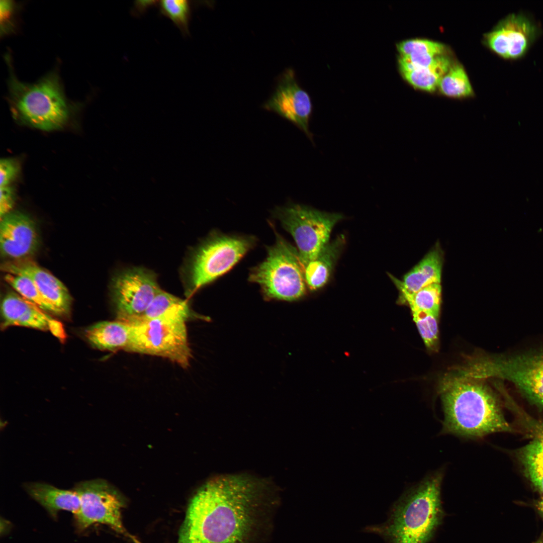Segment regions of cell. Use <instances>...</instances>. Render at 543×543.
Wrapping results in <instances>:
<instances>
[{
	"instance_id": "6da1fadb",
	"label": "cell",
	"mask_w": 543,
	"mask_h": 543,
	"mask_svg": "<svg viewBox=\"0 0 543 543\" xmlns=\"http://www.w3.org/2000/svg\"><path fill=\"white\" fill-rule=\"evenodd\" d=\"M276 503L268 486L256 479H214L191 500L177 543H263Z\"/></svg>"
},
{
	"instance_id": "7a4b0ae2",
	"label": "cell",
	"mask_w": 543,
	"mask_h": 543,
	"mask_svg": "<svg viewBox=\"0 0 543 543\" xmlns=\"http://www.w3.org/2000/svg\"><path fill=\"white\" fill-rule=\"evenodd\" d=\"M443 472L428 475L406 491L392 506L384 523L366 527L386 543H427L443 516L441 486Z\"/></svg>"
},
{
	"instance_id": "3957f363",
	"label": "cell",
	"mask_w": 543,
	"mask_h": 543,
	"mask_svg": "<svg viewBox=\"0 0 543 543\" xmlns=\"http://www.w3.org/2000/svg\"><path fill=\"white\" fill-rule=\"evenodd\" d=\"M441 396L443 433L479 439L511 430L495 395L482 382L460 378L444 386Z\"/></svg>"
},
{
	"instance_id": "277c9868",
	"label": "cell",
	"mask_w": 543,
	"mask_h": 543,
	"mask_svg": "<svg viewBox=\"0 0 543 543\" xmlns=\"http://www.w3.org/2000/svg\"><path fill=\"white\" fill-rule=\"evenodd\" d=\"M5 58L9 72L8 98L16 116L44 131L63 127L69 118L70 109L56 69L35 82L27 83L16 76L10 54Z\"/></svg>"
},
{
	"instance_id": "5b68a950",
	"label": "cell",
	"mask_w": 543,
	"mask_h": 543,
	"mask_svg": "<svg viewBox=\"0 0 543 543\" xmlns=\"http://www.w3.org/2000/svg\"><path fill=\"white\" fill-rule=\"evenodd\" d=\"M268 299L294 301L305 293L304 268L298 252L282 238L268 249L267 256L249 276Z\"/></svg>"
},
{
	"instance_id": "8992f818",
	"label": "cell",
	"mask_w": 543,
	"mask_h": 543,
	"mask_svg": "<svg viewBox=\"0 0 543 543\" xmlns=\"http://www.w3.org/2000/svg\"><path fill=\"white\" fill-rule=\"evenodd\" d=\"M186 322L160 317L130 324L131 338L126 351L162 357L186 369L193 356Z\"/></svg>"
},
{
	"instance_id": "52a82bcc",
	"label": "cell",
	"mask_w": 543,
	"mask_h": 543,
	"mask_svg": "<svg viewBox=\"0 0 543 543\" xmlns=\"http://www.w3.org/2000/svg\"><path fill=\"white\" fill-rule=\"evenodd\" d=\"M252 238L214 235L193 252L186 269L190 294L231 268L253 245Z\"/></svg>"
},
{
	"instance_id": "ba28073f",
	"label": "cell",
	"mask_w": 543,
	"mask_h": 543,
	"mask_svg": "<svg viewBox=\"0 0 543 543\" xmlns=\"http://www.w3.org/2000/svg\"><path fill=\"white\" fill-rule=\"evenodd\" d=\"M275 214L293 237L304 268L329 242L332 228L343 218L339 213L295 204L278 207Z\"/></svg>"
},
{
	"instance_id": "9c48e42d",
	"label": "cell",
	"mask_w": 543,
	"mask_h": 543,
	"mask_svg": "<svg viewBox=\"0 0 543 543\" xmlns=\"http://www.w3.org/2000/svg\"><path fill=\"white\" fill-rule=\"evenodd\" d=\"M477 378L506 380L530 402L543 409V349L484 358L475 364Z\"/></svg>"
},
{
	"instance_id": "30bf717a",
	"label": "cell",
	"mask_w": 543,
	"mask_h": 543,
	"mask_svg": "<svg viewBox=\"0 0 543 543\" xmlns=\"http://www.w3.org/2000/svg\"><path fill=\"white\" fill-rule=\"evenodd\" d=\"M78 494L80 507L74 515L76 527L80 531L99 523L130 537L122 521L124 502L120 494L102 479L81 481L73 488Z\"/></svg>"
},
{
	"instance_id": "8fae6325",
	"label": "cell",
	"mask_w": 543,
	"mask_h": 543,
	"mask_svg": "<svg viewBox=\"0 0 543 543\" xmlns=\"http://www.w3.org/2000/svg\"><path fill=\"white\" fill-rule=\"evenodd\" d=\"M160 290L155 274L148 269L132 267L120 272L112 285L116 320L129 324L136 321Z\"/></svg>"
},
{
	"instance_id": "7c38bea8",
	"label": "cell",
	"mask_w": 543,
	"mask_h": 543,
	"mask_svg": "<svg viewBox=\"0 0 543 543\" xmlns=\"http://www.w3.org/2000/svg\"><path fill=\"white\" fill-rule=\"evenodd\" d=\"M262 107L290 121L312 139L309 127L312 111L311 100L298 83L292 68L286 69L279 76L274 93Z\"/></svg>"
},
{
	"instance_id": "4fadbf2b",
	"label": "cell",
	"mask_w": 543,
	"mask_h": 543,
	"mask_svg": "<svg viewBox=\"0 0 543 543\" xmlns=\"http://www.w3.org/2000/svg\"><path fill=\"white\" fill-rule=\"evenodd\" d=\"M538 33L534 23L526 16L511 14L486 35L489 47L501 57L515 59L523 56Z\"/></svg>"
},
{
	"instance_id": "5bb4252c",
	"label": "cell",
	"mask_w": 543,
	"mask_h": 543,
	"mask_svg": "<svg viewBox=\"0 0 543 543\" xmlns=\"http://www.w3.org/2000/svg\"><path fill=\"white\" fill-rule=\"evenodd\" d=\"M1 310L4 328L11 326L26 327L49 331L60 340L65 338L64 330L60 322L17 293L10 292L4 296Z\"/></svg>"
},
{
	"instance_id": "9a60e30c",
	"label": "cell",
	"mask_w": 543,
	"mask_h": 543,
	"mask_svg": "<svg viewBox=\"0 0 543 543\" xmlns=\"http://www.w3.org/2000/svg\"><path fill=\"white\" fill-rule=\"evenodd\" d=\"M38 244L35 224L28 216L10 212L1 219L0 247L4 256L24 259L34 253Z\"/></svg>"
},
{
	"instance_id": "2e32d148",
	"label": "cell",
	"mask_w": 543,
	"mask_h": 543,
	"mask_svg": "<svg viewBox=\"0 0 543 543\" xmlns=\"http://www.w3.org/2000/svg\"><path fill=\"white\" fill-rule=\"evenodd\" d=\"M3 269L8 274L29 278L44 298L56 307L61 314L68 313L71 301L68 291L59 280L48 271L33 261L23 259L5 264Z\"/></svg>"
},
{
	"instance_id": "e0dca14e",
	"label": "cell",
	"mask_w": 543,
	"mask_h": 543,
	"mask_svg": "<svg viewBox=\"0 0 543 543\" xmlns=\"http://www.w3.org/2000/svg\"><path fill=\"white\" fill-rule=\"evenodd\" d=\"M443 258L442 251L437 244L404 276L402 281L392 275L390 277L398 289L409 293L416 292L429 285L440 284Z\"/></svg>"
},
{
	"instance_id": "ac0fdd59",
	"label": "cell",
	"mask_w": 543,
	"mask_h": 543,
	"mask_svg": "<svg viewBox=\"0 0 543 543\" xmlns=\"http://www.w3.org/2000/svg\"><path fill=\"white\" fill-rule=\"evenodd\" d=\"M24 487L28 495L52 517H56L60 511L75 515L79 509V497L73 489H61L41 482L27 483Z\"/></svg>"
},
{
	"instance_id": "d6986e66",
	"label": "cell",
	"mask_w": 543,
	"mask_h": 543,
	"mask_svg": "<svg viewBox=\"0 0 543 543\" xmlns=\"http://www.w3.org/2000/svg\"><path fill=\"white\" fill-rule=\"evenodd\" d=\"M132 326L118 320L97 323L85 332L88 341L95 347L103 350H126L130 342Z\"/></svg>"
},
{
	"instance_id": "ffe728a7",
	"label": "cell",
	"mask_w": 543,
	"mask_h": 543,
	"mask_svg": "<svg viewBox=\"0 0 543 543\" xmlns=\"http://www.w3.org/2000/svg\"><path fill=\"white\" fill-rule=\"evenodd\" d=\"M344 243L343 235L328 242L317 256L304 268L305 280L311 290L323 287L328 281Z\"/></svg>"
},
{
	"instance_id": "44dd1931",
	"label": "cell",
	"mask_w": 543,
	"mask_h": 543,
	"mask_svg": "<svg viewBox=\"0 0 543 543\" xmlns=\"http://www.w3.org/2000/svg\"><path fill=\"white\" fill-rule=\"evenodd\" d=\"M160 317L179 318L185 321L194 318L206 319L194 313L186 300L160 289L146 311L133 323Z\"/></svg>"
},
{
	"instance_id": "7402d4cb",
	"label": "cell",
	"mask_w": 543,
	"mask_h": 543,
	"mask_svg": "<svg viewBox=\"0 0 543 543\" xmlns=\"http://www.w3.org/2000/svg\"><path fill=\"white\" fill-rule=\"evenodd\" d=\"M517 455L525 476L543 497V434L520 448Z\"/></svg>"
},
{
	"instance_id": "603a6c76",
	"label": "cell",
	"mask_w": 543,
	"mask_h": 543,
	"mask_svg": "<svg viewBox=\"0 0 543 543\" xmlns=\"http://www.w3.org/2000/svg\"><path fill=\"white\" fill-rule=\"evenodd\" d=\"M450 66L449 60L444 56L442 61L435 66L401 73L405 79L414 87L427 92H433L438 86L440 79Z\"/></svg>"
},
{
	"instance_id": "cb8c5ba5",
	"label": "cell",
	"mask_w": 543,
	"mask_h": 543,
	"mask_svg": "<svg viewBox=\"0 0 543 543\" xmlns=\"http://www.w3.org/2000/svg\"><path fill=\"white\" fill-rule=\"evenodd\" d=\"M402 299L414 308L431 312L438 316L441 298V287L440 284L435 283L426 286L418 291L409 293L398 289Z\"/></svg>"
},
{
	"instance_id": "d4e9b609",
	"label": "cell",
	"mask_w": 543,
	"mask_h": 543,
	"mask_svg": "<svg viewBox=\"0 0 543 543\" xmlns=\"http://www.w3.org/2000/svg\"><path fill=\"white\" fill-rule=\"evenodd\" d=\"M438 86L443 95L449 97H466L473 94L468 77L459 64L451 65L440 79Z\"/></svg>"
},
{
	"instance_id": "484cf974",
	"label": "cell",
	"mask_w": 543,
	"mask_h": 543,
	"mask_svg": "<svg viewBox=\"0 0 543 543\" xmlns=\"http://www.w3.org/2000/svg\"><path fill=\"white\" fill-rule=\"evenodd\" d=\"M5 280L16 291V293L34 303L44 311L61 314L56 307L44 298L35 284L29 278L21 275L7 273L5 276Z\"/></svg>"
},
{
	"instance_id": "4316f807",
	"label": "cell",
	"mask_w": 543,
	"mask_h": 543,
	"mask_svg": "<svg viewBox=\"0 0 543 543\" xmlns=\"http://www.w3.org/2000/svg\"><path fill=\"white\" fill-rule=\"evenodd\" d=\"M161 13L168 17L185 34L189 33L191 6L186 0H163L159 2Z\"/></svg>"
},
{
	"instance_id": "83f0119b",
	"label": "cell",
	"mask_w": 543,
	"mask_h": 543,
	"mask_svg": "<svg viewBox=\"0 0 543 543\" xmlns=\"http://www.w3.org/2000/svg\"><path fill=\"white\" fill-rule=\"evenodd\" d=\"M414 322L425 345L430 348L438 341V317L434 314L416 309H411Z\"/></svg>"
},
{
	"instance_id": "f1b7e54d",
	"label": "cell",
	"mask_w": 543,
	"mask_h": 543,
	"mask_svg": "<svg viewBox=\"0 0 543 543\" xmlns=\"http://www.w3.org/2000/svg\"><path fill=\"white\" fill-rule=\"evenodd\" d=\"M396 47L400 56L416 54L441 55L445 50L444 45L441 43L421 39L403 41L398 43Z\"/></svg>"
},
{
	"instance_id": "f546056e",
	"label": "cell",
	"mask_w": 543,
	"mask_h": 543,
	"mask_svg": "<svg viewBox=\"0 0 543 543\" xmlns=\"http://www.w3.org/2000/svg\"><path fill=\"white\" fill-rule=\"evenodd\" d=\"M0 7V32L2 37L16 32V16L20 7L14 1L10 0L1 1Z\"/></svg>"
},
{
	"instance_id": "4dcf8cb0",
	"label": "cell",
	"mask_w": 543,
	"mask_h": 543,
	"mask_svg": "<svg viewBox=\"0 0 543 543\" xmlns=\"http://www.w3.org/2000/svg\"><path fill=\"white\" fill-rule=\"evenodd\" d=\"M19 170L16 161L10 158H4L0 162L1 187L8 186L16 178Z\"/></svg>"
},
{
	"instance_id": "1f68e13d",
	"label": "cell",
	"mask_w": 543,
	"mask_h": 543,
	"mask_svg": "<svg viewBox=\"0 0 543 543\" xmlns=\"http://www.w3.org/2000/svg\"><path fill=\"white\" fill-rule=\"evenodd\" d=\"M14 190L10 186L1 187L0 217L1 219L10 213L14 202Z\"/></svg>"
},
{
	"instance_id": "d6a6232c",
	"label": "cell",
	"mask_w": 543,
	"mask_h": 543,
	"mask_svg": "<svg viewBox=\"0 0 543 543\" xmlns=\"http://www.w3.org/2000/svg\"><path fill=\"white\" fill-rule=\"evenodd\" d=\"M157 4L155 1H137L134 5L133 12L141 14Z\"/></svg>"
},
{
	"instance_id": "836d02e7",
	"label": "cell",
	"mask_w": 543,
	"mask_h": 543,
	"mask_svg": "<svg viewBox=\"0 0 543 543\" xmlns=\"http://www.w3.org/2000/svg\"><path fill=\"white\" fill-rule=\"evenodd\" d=\"M536 507L540 513L543 516V497H541V498L537 502Z\"/></svg>"
},
{
	"instance_id": "e575fe53",
	"label": "cell",
	"mask_w": 543,
	"mask_h": 543,
	"mask_svg": "<svg viewBox=\"0 0 543 543\" xmlns=\"http://www.w3.org/2000/svg\"><path fill=\"white\" fill-rule=\"evenodd\" d=\"M533 543H543V538L538 539Z\"/></svg>"
}]
</instances>
